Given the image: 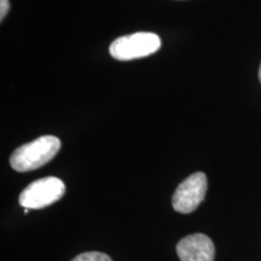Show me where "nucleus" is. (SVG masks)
<instances>
[{"mask_svg":"<svg viewBox=\"0 0 261 261\" xmlns=\"http://www.w3.org/2000/svg\"><path fill=\"white\" fill-rule=\"evenodd\" d=\"M61 149V140L55 136H42L19 146L12 152L10 165L17 172L34 171L50 162Z\"/></svg>","mask_w":261,"mask_h":261,"instance_id":"f257e3e1","label":"nucleus"},{"mask_svg":"<svg viewBox=\"0 0 261 261\" xmlns=\"http://www.w3.org/2000/svg\"><path fill=\"white\" fill-rule=\"evenodd\" d=\"M160 48H161V39L158 34L138 32L115 39L110 44L109 52L115 60L133 61L148 57Z\"/></svg>","mask_w":261,"mask_h":261,"instance_id":"f03ea898","label":"nucleus"},{"mask_svg":"<svg viewBox=\"0 0 261 261\" xmlns=\"http://www.w3.org/2000/svg\"><path fill=\"white\" fill-rule=\"evenodd\" d=\"M65 194V185L60 178L46 177L31 182L19 195L18 202L28 210L48 207Z\"/></svg>","mask_w":261,"mask_h":261,"instance_id":"7ed1b4c3","label":"nucleus"},{"mask_svg":"<svg viewBox=\"0 0 261 261\" xmlns=\"http://www.w3.org/2000/svg\"><path fill=\"white\" fill-rule=\"evenodd\" d=\"M208 181L204 173L197 172L179 184L172 197V205L175 212L182 214L192 213L204 200Z\"/></svg>","mask_w":261,"mask_h":261,"instance_id":"20e7f679","label":"nucleus"},{"mask_svg":"<svg viewBox=\"0 0 261 261\" xmlns=\"http://www.w3.org/2000/svg\"><path fill=\"white\" fill-rule=\"evenodd\" d=\"M177 254L180 261H214L215 248L210 237L194 233L179 241Z\"/></svg>","mask_w":261,"mask_h":261,"instance_id":"39448f33","label":"nucleus"},{"mask_svg":"<svg viewBox=\"0 0 261 261\" xmlns=\"http://www.w3.org/2000/svg\"><path fill=\"white\" fill-rule=\"evenodd\" d=\"M71 261H113L112 257L104 253L99 252H87L83 253L76 257H74Z\"/></svg>","mask_w":261,"mask_h":261,"instance_id":"423d86ee","label":"nucleus"},{"mask_svg":"<svg viewBox=\"0 0 261 261\" xmlns=\"http://www.w3.org/2000/svg\"><path fill=\"white\" fill-rule=\"evenodd\" d=\"M10 10V2L9 0H0V19H4L5 16L8 15Z\"/></svg>","mask_w":261,"mask_h":261,"instance_id":"0eeeda50","label":"nucleus"},{"mask_svg":"<svg viewBox=\"0 0 261 261\" xmlns=\"http://www.w3.org/2000/svg\"><path fill=\"white\" fill-rule=\"evenodd\" d=\"M259 80H260V83H261V64H260V69H259Z\"/></svg>","mask_w":261,"mask_h":261,"instance_id":"6e6552de","label":"nucleus"}]
</instances>
